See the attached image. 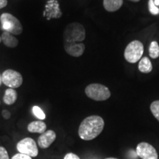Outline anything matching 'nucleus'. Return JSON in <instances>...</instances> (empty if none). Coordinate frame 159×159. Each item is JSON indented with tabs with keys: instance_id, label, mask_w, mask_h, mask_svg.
Returning <instances> with one entry per match:
<instances>
[{
	"instance_id": "9",
	"label": "nucleus",
	"mask_w": 159,
	"mask_h": 159,
	"mask_svg": "<svg viewBox=\"0 0 159 159\" xmlns=\"http://www.w3.org/2000/svg\"><path fill=\"white\" fill-rule=\"evenodd\" d=\"M64 49L67 54L73 57H80L85 51V45L82 43L64 42Z\"/></svg>"
},
{
	"instance_id": "29",
	"label": "nucleus",
	"mask_w": 159,
	"mask_h": 159,
	"mask_svg": "<svg viewBox=\"0 0 159 159\" xmlns=\"http://www.w3.org/2000/svg\"><path fill=\"white\" fill-rule=\"evenodd\" d=\"M105 159H118V158H105Z\"/></svg>"
},
{
	"instance_id": "5",
	"label": "nucleus",
	"mask_w": 159,
	"mask_h": 159,
	"mask_svg": "<svg viewBox=\"0 0 159 159\" xmlns=\"http://www.w3.org/2000/svg\"><path fill=\"white\" fill-rule=\"evenodd\" d=\"M144 53V45L141 41L135 40L130 42L125 48L124 56L128 63H135L142 59Z\"/></svg>"
},
{
	"instance_id": "10",
	"label": "nucleus",
	"mask_w": 159,
	"mask_h": 159,
	"mask_svg": "<svg viewBox=\"0 0 159 159\" xmlns=\"http://www.w3.org/2000/svg\"><path fill=\"white\" fill-rule=\"evenodd\" d=\"M55 139H56V134L55 131L52 130H47L39 137L38 144L41 148L47 149L54 142Z\"/></svg>"
},
{
	"instance_id": "2",
	"label": "nucleus",
	"mask_w": 159,
	"mask_h": 159,
	"mask_svg": "<svg viewBox=\"0 0 159 159\" xmlns=\"http://www.w3.org/2000/svg\"><path fill=\"white\" fill-rule=\"evenodd\" d=\"M85 31L83 26L77 22L69 24L63 33L64 42L78 43L85 40Z\"/></svg>"
},
{
	"instance_id": "16",
	"label": "nucleus",
	"mask_w": 159,
	"mask_h": 159,
	"mask_svg": "<svg viewBox=\"0 0 159 159\" xmlns=\"http://www.w3.org/2000/svg\"><path fill=\"white\" fill-rule=\"evenodd\" d=\"M149 55L152 58L156 59L159 57V45L157 41H152L149 48Z\"/></svg>"
},
{
	"instance_id": "6",
	"label": "nucleus",
	"mask_w": 159,
	"mask_h": 159,
	"mask_svg": "<svg viewBox=\"0 0 159 159\" xmlns=\"http://www.w3.org/2000/svg\"><path fill=\"white\" fill-rule=\"evenodd\" d=\"M2 83L11 89H17L21 85L23 78L21 75L13 69H7L2 75Z\"/></svg>"
},
{
	"instance_id": "24",
	"label": "nucleus",
	"mask_w": 159,
	"mask_h": 159,
	"mask_svg": "<svg viewBox=\"0 0 159 159\" xmlns=\"http://www.w3.org/2000/svg\"><path fill=\"white\" fill-rule=\"evenodd\" d=\"M7 5V0H0V9L5 7Z\"/></svg>"
},
{
	"instance_id": "4",
	"label": "nucleus",
	"mask_w": 159,
	"mask_h": 159,
	"mask_svg": "<svg viewBox=\"0 0 159 159\" xmlns=\"http://www.w3.org/2000/svg\"><path fill=\"white\" fill-rule=\"evenodd\" d=\"M86 96L95 101H104L110 98L111 91L108 87L99 83H92L85 89Z\"/></svg>"
},
{
	"instance_id": "20",
	"label": "nucleus",
	"mask_w": 159,
	"mask_h": 159,
	"mask_svg": "<svg viewBox=\"0 0 159 159\" xmlns=\"http://www.w3.org/2000/svg\"><path fill=\"white\" fill-rule=\"evenodd\" d=\"M0 159H10L8 152L4 147H0Z\"/></svg>"
},
{
	"instance_id": "14",
	"label": "nucleus",
	"mask_w": 159,
	"mask_h": 159,
	"mask_svg": "<svg viewBox=\"0 0 159 159\" xmlns=\"http://www.w3.org/2000/svg\"><path fill=\"white\" fill-rule=\"evenodd\" d=\"M17 92L13 89H7L5 91V94L3 97V101L6 105H13L14 104L17 99Z\"/></svg>"
},
{
	"instance_id": "15",
	"label": "nucleus",
	"mask_w": 159,
	"mask_h": 159,
	"mask_svg": "<svg viewBox=\"0 0 159 159\" xmlns=\"http://www.w3.org/2000/svg\"><path fill=\"white\" fill-rule=\"evenodd\" d=\"M139 70L144 74H148L152 71V65L149 57H144L139 61Z\"/></svg>"
},
{
	"instance_id": "8",
	"label": "nucleus",
	"mask_w": 159,
	"mask_h": 159,
	"mask_svg": "<svg viewBox=\"0 0 159 159\" xmlns=\"http://www.w3.org/2000/svg\"><path fill=\"white\" fill-rule=\"evenodd\" d=\"M136 154L142 159H158V158L156 149L147 142H141L137 145Z\"/></svg>"
},
{
	"instance_id": "1",
	"label": "nucleus",
	"mask_w": 159,
	"mask_h": 159,
	"mask_svg": "<svg viewBox=\"0 0 159 159\" xmlns=\"http://www.w3.org/2000/svg\"><path fill=\"white\" fill-rule=\"evenodd\" d=\"M104 126L105 122L101 116L93 115L86 117L80 125L79 136L85 141L93 140L102 133Z\"/></svg>"
},
{
	"instance_id": "26",
	"label": "nucleus",
	"mask_w": 159,
	"mask_h": 159,
	"mask_svg": "<svg viewBox=\"0 0 159 159\" xmlns=\"http://www.w3.org/2000/svg\"><path fill=\"white\" fill-rule=\"evenodd\" d=\"M154 3L156 6H159V0H155Z\"/></svg>"
},
{
	"instance_id": "13",
	"label": "nucleus",
	"mask_w": 159,
	"mask_h": 159,
	"mask_svg": "<svg viewBox=\"0 0 159 159\" xmlns=\"http://www.w3.org/2000/svg\"><path fill=\"white\" fill-rule=\"evenodd\" d=\"M123 0H104L103 6L108 12H115L120 9L122 6Z\"/></svg>"
},
{
	"instance_id": "25",
	"label": "nucleus",
	"mask_w": 159,
	"mask_h": 159,
	"mask_svg": "<svg viewBox=\"0 0 159 159\" xmlns=\"http://www.w3.org/2000/svg\"><path fill=\"white\" fill-rule=\"evenodd\" d=\"M130 154V158L132 159H137V158H138V156H137L136 152H134V150H131Z\"/></svg>"
},
{
	"instance_id": "7",
	"label": "nucleus",
	"mask_w": 159,
	"mask_h": 159,
	"mask_svg": "<svg viewBox=\"0 0 159 159\" xmlns=\"http://www.w3.org/2000/svg\"><path fill=\"white\" fill-rule=\"evenodd\" d=\"M16 148L20 153L27 155L31 158L36 157L39 154V149L36 143L33 139L29 137L19 141L16 145Z\"/></svg>"
},
{
	"instance_id": "18",
	"label": "nucleus",
	"mask_w": 159,
	"mask_h": 159,
	"mask_svg": "<svg viewBox=\"0 0 159 159\" xmlns=\"http://www.w3.org/2000/svg\"><path fill=\"white\" fill-rule=\"evenodd\" d=\"M33 113L38 119H40V120H43V119H45L46 118L45 114L39 106H33Z\"/></svg>"
},
{
	"instance_id": "17",
	"label": "nucleus",
	"mask_w": 159,
	"mask_h": 159,
	"mask_svg": "<svg viewBox=\"0 0 159 159\" xmlns=\"http://www.w3.org/2000/svg\"><path fill=\"white\" fill-rule=\"evenodd\" d=\"M150 111L152 115L159 122V100H156L151 103Z\"/></svg>"
},
{
	"instance_id": "30",
	"label": "nucleus",
	"mask_w": 159,
	"mask_h": 159,
	"mask_svg": "<svg viewBox=\"0 0 159 159\" xmlns=\"http://www.w3.org/2000/svg\"><path fill=\"white\" fill-rule=\"evenodd\" d=\"M1 41H2V38L0 36V43H1Z\"/></svg>"
},
{
	"instance_id": "28",
	"label": "nucleus",
	"mask_w": 159,
	"mask_h": 159,
	"mask_svg": "<svg viewBox=\"0 0 159 159\" xmlns=\"http://www.w3.org/2000/svg\"><path fill=\"white\" fill-rule=\"evenodd\" d=\"M129 1L134 2H139V1H140V0H129Z\"/></svg>"
},
{
	"instance_id": "27",
	"label": "nucleus",
	"mask_w": 159,
	"mask_h": 159,
	"mask_svg": "<svg viewBox=\"0 0 159 159\" xmlns=\"http://www.w3.org/2000/svg\"><path fill=\"white\" fill-rule=\"evenodd\" d=\"M2 83V75L0 74V85H1Z\"/></svg>"
},
{
	"instance_id": "3",
	"label": "nucleus",
	"mask_w": 159,
	"mask_h": 159,
	"mask_svg": "<svg viewBox=\"0 0 159 159\" xmlns=\"http://www.w3.org/2000/svg\"><path fill=\"white\" fill-rule=\"evenodd\" d=\"M2 27L5 32H8L12 35H20L23 31V27L19 20L11 13H2L0 17Z\"/></svg>"
},
{
	"instance_id": "19",
	"label": "nucleus",
	"mask_w": 159,
	"mask_h": 159,
	"mask_svg": "<svg viewBox=\"0 0 159 159\" xmlns=\"http://www.w3.org/2000/svg\"><path fill=\"white\" fill-rule=\"evenodd\" d=\"M148 7H149V11H150L151 14L155 15V16L159 14V8L156 5H155L153 0H149Z\"/></svg>"
},
{
	"instance_id": "12",
	"label": "nucleus",
	"mask_w": 159,
	"mask_h": 159,
	"mask_svg": "<svg viewBox=\"0 0 159 159\" xmlns=\"http://www.w3.org/2000/svg\"><path fill=\"white\" fill-rule=\"evenodd\" d=\"M27 130L30 133H38L42 134L47 130V125L41 121H34L28 125Z\"/></svg>"
},
{
	"instance_id": "21",
	"label": "nucleus",
	"mask_w": 159,
	"mask_h": 159,
	"mask_svg": "<svg viewBox=\"0 0 159 159\" xmlns=\"http://www.w3.org/2000/svg\"><path fill=\"white\" fill-rule=\"evenodd\" d=\"M11 159H32V158L30 156H27V155L22 153H18L14 155Z\"/></svg>"
},
{
	"instance_id": "22",
	"label": "nucleus",
	"mask_w": 159,
	"mask_h": 159,
	"mask_svg": "<svg viewBox=\"0 0 159 159\" xmlns=\"http://www.w3.org/2000/svg\"><path fill=\"white\" fill-rule=\"evenodd\" d=\"M63 159H80L76 154L72 153V152H69L66 155Z\"/></svg>"
},
{
	"instance_id": "23",
	"label": "nucleus",
	"mask_w": 159,
	"mask_h": 159,
	"mask_svg": "<svg viewBox=\"0 0 159 159\" xmlns=\"http://www.w3.org/2000/svg\"><path fill=\"white\" fill-rule=\"evenodd\" d=\"M2 114V116L5 119H9L11 118V113H10V111H8L7 110H3Z\"/></svg>"
},
{
	"instance_id": "11",
	"label": "nucleus",
	"mask_w": 159,
	"mask_h": 159,
	"mask_svg": "<svg viewBox=\"0 0 159 159\" xmlns=\"http://www.w3.org/2000/svg\"><path fill=\"white\" fill-rule=\"evenodd\" d=\"M2 41L4 43L6 47H10V48H15L17 47L19 41L14 35H12L8 32H3L2 34Z\"/></svg>"
}]
</instances>
